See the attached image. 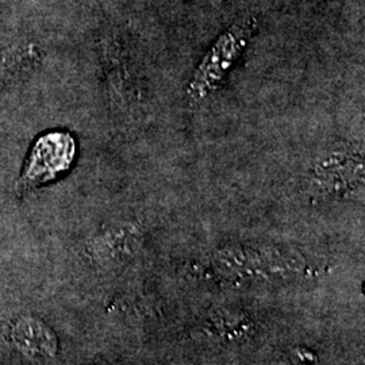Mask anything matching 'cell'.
Instances as JSON below:
<instances>
[{"label": "cell", "mask_w": 365, "mask_h": 365, "mask_svg": "<svg viewBox=\"0 0 365 365\" xmlns=\"http://www.w3.org/2000/svg\"><path fill=\"white\" fill-rule=\"evenodd\" d=\"M256 30V19L245 18L225 31L196 66L187 87L190 103L200 106L217 91L240 61Z\"/></svg>", "instance_id": "6da1fadb"}, {"label": "cell", "mask_w": 365, "mask_h": 365, "mask_svg": "<svg viewBox=\"0 0 365 365\" xmlns=\"http://www.w3.org/2000/svg\"><path fill=\"white\" fill-rule=\"evenodd\" d=\"M15 341L21 348L33 353H48L52 356L56 352V339L49 329L37 321L29 324H19L14 330Z\"/></svg>", "instance_id": "3957f363"}, {"label": "cell", "mask_w": 365, "mask_h": 365, "mask_svg": "<svg viewBox=\"0 0 365 365\" xmlns=\"http://www.w3.org/2000/svg\"><path fill=\"white\" fill-rule=\"evenodd\" d=\"M282 365H319V363L314 353L304 349H297L288 354L287 359Z\"/></svg>", "instance_id": "277c9868"}, {"label": "cell", "mask_w": 365, "mask_h": 365, "mask_svg": "<svg viewBox=\"0 0 365 365\" xmlns=\"http://www.w3.org/2000/svg\"><path fill=\"white\" fill-rule=\"evenodd\" d=\"M76 144L66 131H51L31 148L25 170L18 182V191L26 192L39 185L52 182L66 173L73 164Z\"/></svg>", "instance_id": "7a4b0ae2"}]
</instances>
